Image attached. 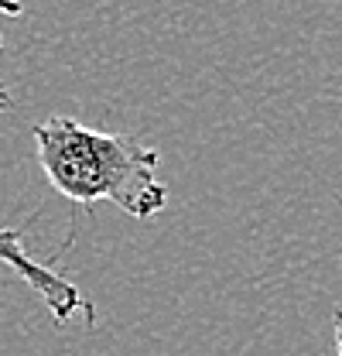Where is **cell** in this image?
Segmentation results:
<instances>
[{
	"label": "cell",
	"mask_w": 342,
	"mask_h": 356,
	"mask_svg": "<svg viewBox=\"0 0 342 356\" xmlns=\"http://www.w3.org/2000/svg\"><path fill=\"white\" fill-rule=\"evenodd\" d=\"M31 137L51 188L86 209L113 202L133 220H151L168 206V188L158 181L161 154L127 134H103L72 117H48L31 127Z\"/></svg>",
	"instance_id": "6da1fadb"
},
{
	"label": "cell",
	"mask_w": 342,
	"mask_h": 356,
	"mask_svg": "<svg viewBox=\"0 0 342 356\" xmlns=\"http://www.w3.org/2000/svg\"><path fill=\"white\" fill-rule=\"evenodd\" d=\"M0 264H7L38 298H42L48 312H51V318L58 322V325H65L72 315H79L83 312L86 318L92 322L96 318V312H92V302L86 298L83 291L69 281V277H62L55 267L48 264H38L31 254H28V247H24V233L21 229H7V226H0Z\"/></svg>",
	"instance_id": "7a4b0ae2"
},
{
	"label": "cell",
	"mask_w": 342,
	"mask_h": 356,
	"mask_svg": "<svg viewBox=\"0 0 342 356\" xmlns=\"http://www.w3.org/2000/svg\"><path fill=\"white\" fill-rule=\"evenodd\" d=\"M0 14H7V17H21L24 7H21L17 0H0Z\"/></svg>",
	"instance_id": "3957f363"
},
{
	"label": "cell",
	"mask_w": 342,
	"mask_h": 356,
	"mask_svg": "<svg viewBox=\"0 0 342 356\" xmlns=\"http://www.w3.org/2000/svg\"><path fill=\"white\" fill-rule=\"evenodd\" d=\"M336 356H342V312L336 315Z\"/></svg>",
	"instance_id": "277c9868"
},
{
	"label": "cell",
	"mask_w": 342,
	"mask_h": 356,
	"mask_svg": "<svg viewBox=\"0 0 342 356\" xmlns=\"http://www.w3.org/2000/svg\"><path fill=\"white\" fill-rule=\"evenodd\" d=\"M10 106V92H7V86L0 83V110H7Z\"/></svg>",
	"instance_id": "5b68a950"
},
{
	"label": "cell",
	"mask_w": 342,
	"mask_h": 356,
	"mask_svg": "<svg viewBox=\"0 0 342 356\" xmlns=\"http://www.w3.org/2000/svg\"><path fill=\"white\" fill-rule=\"evenodd\" d=\"M0 48H3V42H0Z\"/></svg>",
	"instance_id": "8992f818"
}]
</instances>
